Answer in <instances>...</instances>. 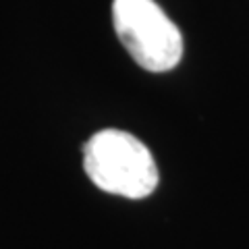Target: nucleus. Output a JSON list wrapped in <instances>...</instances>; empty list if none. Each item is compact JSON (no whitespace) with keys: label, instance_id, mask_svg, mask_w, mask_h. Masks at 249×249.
Masks as SVG:
<instances>
[{"label":"nucleus","instance_id":"nucleus-1","mask_svg":"<svg viewBox=\"0 0 249 249\" xmlns=\"http://www.w3.org/2000/svg\"><path fill=\"white\" fill-rule=\"evenodd\" d=\"M83 168L91 183L106 193L143 199L158 187V166L152 152L135 135L104 129L83 147Z\"/></svg>","mask_w":249,"mask_h":249},{"label":"nucleus","instance_id":"nucleus-2","mask_svg":"<svg viewBox=\"0 0 249 249\" xmlns=\"http://www.w3.org/2000/svg\"><path fill=\"white\" fill-rule=\"evenodd\" d=\"M112 23L124 50L142 69L164 73L183 58V34L156 0H112Z\"/></svg>","mask_w":249,"mask_h":249}]
</instances>
